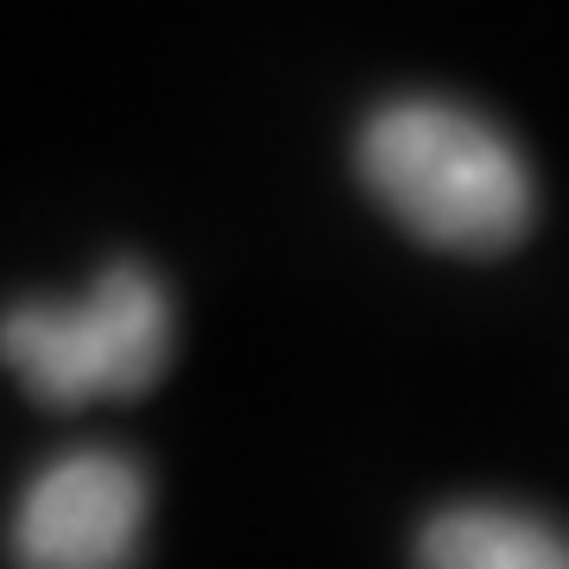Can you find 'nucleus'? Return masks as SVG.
<instances>
[{
  "mask_svg": "<svg viewBox=\"0 0 569 569\" xmlns=\"http://www.w3.org/2000/svg\"><path fill=\"white\" fill-rule=\"evenodd\" d=\"M367 197L443 253H500L531 228V171L519 146L475 108L399 96L355 140Z\"/></svg>",
  "mask_w": 569,
  "mask_h": 569,
  "instance_id": "obj_1",
  "label": "nucleus"
},
{
  "mask_svg": "<svg viewBox=\"0 0 569 569\" xmlns=\"http://www.w3.org/2000/svg\"><path fill=\"white\" fill-rule=\"evenodd\" d=\"M171 291L159 272L121 260L96 272L82 298L0 310V367L26 387V399L44 411H77L96 399H133L159 387L171 367Z\"/></svg>",
  "mask_w": 569,
  "mask_h": 569,
  "instance_id": "obj_2",
  "label": "nucleus"
},
{
  "mask_svg": "<svg viewBox=\"0 0 569 569\" xmlns=\"http://www.w3.org/2000/svg\"><path fill=\"white\" fill-rule=\"evenodd\" d=\"M152 481L121 449H70L20 488L7 550L26 569H121L140 557Z\"/></svg>",
  "mask_w": 569,
  "mask_h": 569,
  "instance_id": "obj_3",
  "label": "nucleus"
},
{
  "mask_svg": "<svg viewBox=\"0 0 569 569\" xmlns=\"http://www.w3.org/2000/svg\"><path fill=\"white\" fill-rule=\"evenodd\" d=\"M430 569H569V531L507 500H456L418 531Z\"/></svg>",
  "mask_w": 569,
  "mask_h": 569,
  "instance_id": "obj_4",
  "label": "nucleus"
}]
</instances>
